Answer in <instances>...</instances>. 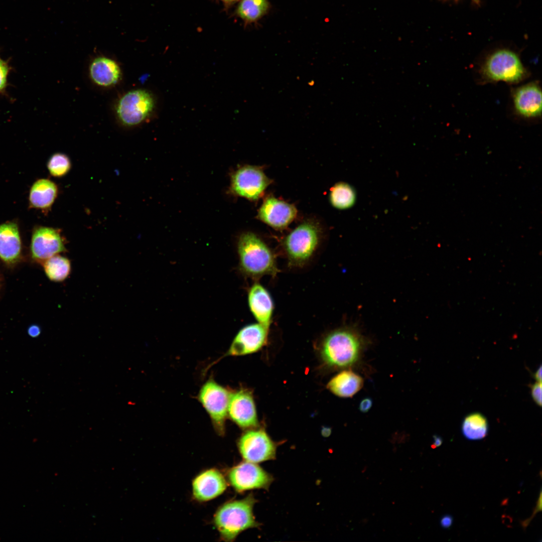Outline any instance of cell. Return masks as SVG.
Masks as SVG:
<instances>
[{
  "instance_id": "cell-13",
  "label": "cell",
  "mask_w": 542,
  "mask_h": 542,
  "mask_svg": "<svg viewBox=\"0 0 542 542\" xmlns=\"http://www.w3.org/2000/svg\"><path fill=\"white\" fill-rule=\"evenodd\" d=\"M269 329L256 323L242 328L228 350L222 356H240L256 352L266 343Z\"/></svg>"
},
{
  "instance_id": "cell-8",
  "label": "cell",
  "mask_w": 542,
  "mask_h": 542,
  "mask_svg": "<svg viewBox=\"0 0 542 542\" xmlns=\"http://www.w3.org/2000/svg\"><path fill=\"white\" fill-rule=\"evenodd\" d=\"M243 459L258 463L276 458L277 444L261 429H250L242 434L237 443Z\"/></svg>"
},
{
  "instance_id": "cell-4",
  "label": "cell",
  "mask_w": 542,
  "mask_h": 542,
  "mask_svg": "<svg viewBox=\"0 0 542 542\" xmlns=\"http://www.w3.org/2000/svg\"><path fill=\"white\" fill-rule=\"evenodd\" d=\"M320 230L312 222H305L286 237L284 246L290 266L301 267L311 259L320 241Z\"/></svg>"
},
{
  "instance_id": "cell-33",
  "label": "cell",
  "mask_w": 542,
  "mask_h": 542,
  "mask_svg": "<svg viewBox=\"0 0 542 542\" xmlns=\"http://www.w3.org/2000/svg\"><path fill=\"white\" fill-rule=\"evenodd\" d=\"M534 377L537 382H541V366H540L539 368L536 370L534 374Z\"/></svg>"
},
{
  "instance_id": "cell-21",
  "label": "cell",
  "mask_w": 542,
  "mask_h": 542,
  "mask_svg": "<svg viewBox=\"0 0 542 542\" xmlns=\"http://www.w3.org/2000/svg\"><path fill=\"white\" fill-rule=\"evenodd\" d=\"M58 193L56 184L47 179L37 180L32 186L29 196V205L31 208L42 210L49 209Z\"/></svg>"
},
{
  "instance_id": "cell-16",
  "label": "cell",
  "mask_w": 542,
  "mask_h": 542,
  "mask_svg": "<svg viewBox=\"0 0 542 542\" xmlns=\"http://www.w3.org/2000/svg\"><path fill=\"white\" fill-rule=\"evenodd\" d=\"M514 108L525 118L540 116L541 113V92L539 85L531 82L519 87L513 95Z\"/></svg>"
},
{
  "instance_id": "cell-19",
  "label": "cell",
  "mask_w": 542,
  "mask_h": 542,
  "mask_svg": "<svg viewBox=\"0 0 542 542\" xmlns=\"http://www.w3.org/2000/svg\"><path fill=\"white\" fill-rule=\"evenodd\" d=\"M89 75L97 85L104 87L116 84L120 79L121 72L117 63L106 57L95 58L89 66Z\"/></svg>"
},
{
  "instance_id": "cell-11",
  "label": "cell",
  "mask_w": 542,
  "mask_h": 542,
  "mask_svg": "<svg viewBox=\"0 0 542 542\" xmlns=\"http://www.w3.org/2000/svg\"><path fill=\"white\" fill-rule=\"evenodd\" d=\"M270 182L260 169L246 166L239 168L233 174L231 190L238 196L256 200Z\"/></svg>"
},
{
  "instance_id": "cell-2",
  "label": "cell",
  "mask_w": 542,
  "mask_h": 542,
  "mask_svg": "<svg viewBox=\"0 0 542 542\" xmlns=\"http://www.w3.org/2000/svg\"><path fill=\"white\" fill-rule=\"evenodd\" d=\"M256 500L252 494L225 502L215 513L213 524L224 541H233L243 531L258 526L253 508Z\"/></svg>"
},
{
  "instance_id": "cell-35",
  "label": "cell",
  "mask_w": 542,
  "mask_h": 542,
  "mask_svg": "<svg viewBox=\"0 0 542 542\" xmlns=\"http://www.w3.org/2000/svg\"><path fill=\"white\" fill-rule=\"evenodd\" d=\"M220 1H223L224 2H225V3H229V2H233V1H234L235 0H220Z\"/></svg>"
},
{
  "instance_id": "cell-31",
  "label": "cell",
  "mask_w": 542,
  "mask_h": 542,
  "mask_svg": "<svg viewBox=\"0 0 542 542\" xmlns=\"http://www.w3.org/2000/svg\"><path fill=\"white\" fill-rule=\"evenodd\" d=\"M29 335L32 337H38L40 333L41 329L39 326L36 325H33L31 326L28 330Z\"/></svg>"
},
{
  "instance_id": "cell-7",
  "label": "cell",
  "mask_w": 542,
  "mask_h": 542,
  "mask_svg": "<svg viewBox=\"0 0 542 542\" xmlns=\"http://www.w3.org/2000/svg\"><path fill=\"white\" fill-rule=\"evenodd\" d=\"M154 107L152 94L146 90L138 89L130 90L120 97L116 104V111L122 124L132 126L146 120Z\"/></svg>"
},
{
  "instance_id": "cell-26",
  "label": "cell",
  "mask_w": 542,
  "mask_h": 542,
  "mask_svg": "<svg viewBox=\"0 0 542 542\" xmlns=\"http://www.w3.org/2000/svg\"><path fill=\"white\" fill-rule=\"evenodd\" d=\"M71 163L69 158L63 153L53 155L47 163L50 174L54 177L60 178L65 176L70 171Z\"/></svg>"
},
{
  "instance_id": "cell-34",
  "label": "cell",
  "mask_w": 542,
  "mask_h": 542,
  "mask_svg": "<svg viewBox=\"0 0 542 542\" xmlns=\"http://www.w3.org/2000/svg\"><path fill=\"white\" fill-rule=\"evenodd\" d=\"M474 4L479 5L480 4V0H471Z\"/></svg>"
},
{
  "instance_id": "cell-27",
  "label": "cell",
  "mask_w": 542,
  "mask_h": 542,
  "mask_svg": "<svg viewBox=\"0 0 542 542\" xmlns=\"http://www.w3.org/2000/svg\"><path fill=\"white\" fill-rule=\"evenodd\" d=\"M11 70L8 61L0 56V94L5 92L8 85V77Z\"/></svg>"
},
{
  "instance_id": "cell-1",
  "label": "cell",
  "mask_w": 542,
  "mask_h": 542,
  "mask_svg": "<svg viewBox=\"0 0 542 542\" xmlns=\"http://www.w3.org/2000/svg\"><path fill=\"white\" fill-rule=\"evenodd\" d=\"M362 334L352 327L334 329L322 338L319 351L322 361L331 369H351L358 366L366 346Z\"/></svg>"
},
{
  "instance_id": "cell-22",
  "label": "cell",
  "mask_w": 542,
  "mask_h": 542,
  "mask_svg": "<svg viewBox=\"0 0 542 542\" xmlns=\"http://www.w3.org/2000/svg\"><path fill=\"white\" fill-rule=\"evenodd\" d=\"M42 264L47 277L53 282H63L68 277L71 273L70 260L59 254L46 259Z\"/></svg>"
},
{
  "instance_id": "cell-6",
  "label": "cell",
  "mask_w": 542,
  "mask_h": 542,
  "mask_svg": "<svg viewBox=\"0 0 542 542\" xmlns=\"http://www.w3.org/2000/svg\"><path fill=\"white\" fill-rule=\"evenodd\" d=\"M230 392L212 378L201 387L197 398L208 414L217 434L223 436Z\"/></svg>"
},
{
  "instance_id": "cell-32",
  "label": "cell",
  "mask_w": 542,
  "mask_h": 542,
  "mask_svg": "<svg viewBox=\"0 0 542 542\" xmlns=\"http://www.w3.org/2000/svg\"><path fill=\"white\" fill-rule=\"evenodd\" d=\"M434 443L431 445V447L433 449H435L437 447L440 446L443 442L442 438L437 435L433 436Z\"/></svg>"
},
{
  "instance_id": "cell-23",
  "label": "cell",
  "mask_w": 542,
  "mask_h": 542,
  "mask_svg": "<svg viewBox=\"0 0 542 542\" xmlns=\"http://www.w3.org/2000/svg\"><path fill=\"white\" fill-rule=\"evenodd\" d=\"M462 432L464 436L469 440L483 439L488 433L486 419L480 413L469 415L462 423Z\"/></svg>"
},
{
  "instance_id": "cell-24",
  "label": "cell",
  "mask_w": 542,
  "mask_h": 542,
  "mask_svg": "<svg viewBox=\"0 0 542 542\" xmlns=\"http://www.w3.org/2000/svg\"><path fill=\"white\" fill-rule=\"evenodd\" d=\"M330 200L336 208L345 209L351 207L356 199V194L353 188L345 183H339L331 189Z\"/></svg>"
},
{
  "instance_id": "cell-18",
  "label": "cell",
  "mask_w": 542,
  "mask_h": 542,
  "mask_svg": "<svg viewBox=\"0 0 542 542\" xmlns=\"http://www.w3.org/2000/svg\"><path fill=\"white\" fill-rule=\"evenodd\" d=\"M22 242L18 224L9 221L0 224V259L9 265L20 261Z\"/></svg>"
},
{
  "instance_id": "cell-3",
  "label": "cell",
  "mask_w": 542,
  "mask_h": 542,
  "mask_svg": "<svg viewBox=\"0 0 542 542\" xmlns=\"http://www.w3.org/2000/svg\"><path fill=\"white\" fill-rule=\"evenodd\" d=\"M239 268L245 276L257 279L275 277L279 272L276 257L268 246L252 232L241 235L237 243Z\"/></svg>"
},
{
  "instance_id": "cell-29",
  "label": "cell",
  "mask_w": 542,
  "mask_h": 542,
  "mask_svg": "<svg viewBox=\"0 0 542 542\" xmlns=\"http://www.w3.org/2000/svg\"><path fill=\"white\" fill-rule=\"evenodd\" d=\"M372 403L373 401L371 398H364L360 401L359 404V410L363 413H367L372 407Z\"/></svg>"
},
{
  "instance_id": "cell-12",
  "label": "cell",
  "mask_w": 542,
  "mask_h": 542,
  "mask_svg": "<svg viewBox=\"0 0 542 542\" xmlns=\"http://www.w3.org/2000/svg\"><path fill=\"white\" fill-rule=\"evenodd\" d=\"M227 414L240 428L254 429L258 425L255 404L248 389L241 388L230 392Z\"/></svg>"
},
{
  "instance_id": "cell-20",
  "label": "cell",
  "mask_w": 542,
  "mask_h": 542,
  "mask_svg": "<svg viewBox=\"0 0 542 542\" xmlns=\"http://www.w3.org/2000/svg\"><path fill=\"white\" fill-rule=\"evenodd\" d=\"M364 380L351 369H346L333 377L327 388L334 394L344 398L352 397L363 387Z\"/></svg>"
},
{
  "instance_id": "cell-28",
  "label": "cell",
  "mask_w": 542,
  "mask_h": 542,
  "mask_svg": "<svg viewBox=\"0 0 542 542\" xmlns=\"http://www.w3.org/2000/svg\"><path fill=\"white\" fill-rule=\"evenodd\" d=\"M531 394L534 401L539 406L541 405V382H536L530 386Z\"/></svg>"
},
{
  "instance_id": "cell-17",
  "label": "cell",
  "mask_w": 542,
  "mask_h": 542,
  "mask_svg": "<svg viewBox=\"0 0 542 542\" xmlns=\"http://www.w3.org/2000/svg\"><path fill=\"white\" fill-rule=\"evenodd\" d=\"M248 303L250 311L257 323L269 329L274 305L268 291L259 283H254L249 290Z\"/></svg>"
},
{
  "instance_id": "cell-5",
  "label": "cell",
  "mask_w": 542,
  "mask_h": 542,
  "mask_svg": "<svg viewBox=\"0 0 542 542\" xmlns=\"http://www.w3.org/2000/svg\"><path fill=\"white\" fill-rule=\"evenodd\" d=\"M482 74L488 80L517 83L523 80L526 71L518 56L505 49L491 53L482 67Z\"/></svg>"
},
{
  "instance_id": "cell-30",
  "label": "cell",
  "mask_w": 542,
  "mask_h": 542,
  "mask_svg": "<svg viewBox=\"0 0 542 542\" xmlns=\"http://www.w3.org/2000/svg\"><path fill=\"white\" fill-rule=\"evenodd\" d=\"M453 522V517L451 515L446 514L441 518L440 520V524L443 528L447 529L451 526Z\"/></svg>"
},
{
  "instance_id": "cell-25",
  "label": "cell",
  "mask_w": 542,
  "mask_h": 542,
  "mask_svg": "<svg viewBox=\"0 0 542 542\" xmlns=\"http://www.w3.org/2000/svg\"><path fill=\"white\" fill-rule=\"evenodd\" d=\"M268 7L266 0H242L237 7V14L242 19L253 22L260 18Z\"/></svg>"
},
{
  "instance_id": "cell-9",
  "label": "cell",
  "mask_w": 542,
  "mask_h": 542,
  "mask_svg": "<svg viewBox=\"0 0 542 542\" xmlns=\"http://www.w3.org/2000/svg\"><path fill=\"white\" fill-rule=\"evenodd\" d=\"M227 480L236 491L242 492L254 489L267 490L273 478L256 463L244 460L228 470Z\"/></svg>"
},
{
  "instance_id": "cell-10",
  "label": "cell",
  "mask_w": 542,
  "mask_h": 542,
  "mask_svg": "<svg viewBox=\"0 0 542 542\" xmlns=\"http://www.w3.org/2000/svg\"><path fill=\"white\" fill-rule=\"evenodd\" d=\"M66 241L60 229L38 226L33 231L30 251L31 257L42 263L49 258L67 251Z\"/></svg>"
},
{
  "instance_id": "cell-15",
  "label": "cell",
  "mask_w": 542,
  "mask_h": 542,
  "mask_svg": "<svg viewBox=\"0 0 542 542\" xmlns=\"http://www.w3.org/2000/svg\"><path fill=\"white\" fill-rule=\"evenodd\" d=\"M296 214L297 210L294 205L269 197L260 207L258 217L275 228L283 229L293 220Z\"/></svg>"
},
{
  "instance_id": "cell-14",
  "label": "cell",
  "mask_w": 542,
  "mask_h": 542,
  "mask_svg": "<svg viewBox=\"0 0 542 542\" xmlns=\"http://www.w3.org/2000/svg\"><path fill=\"white\" fill-rule=\"evenodd\" d=\"M227 481L218 469L202 471L193 480V497L199 502H206L222 494L227 487Z\"/></svg>"
}]
</instances>
